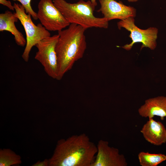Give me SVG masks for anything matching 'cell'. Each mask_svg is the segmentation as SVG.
<instances>
[{
    "instance_id": "6da1fadb",
    "label": "cell",
    "mask_w": 166,
    "mask_h": 166,
    "mask_svg": "<svg viewBox=\"0 0 166 166\" xmlns=\"http://www.w3.org/2000/svg\"><path fill=\"white\" fill-rule=\"evenodd\" d=\"M97 152L86 134L73 135L58 141L49 166H91Z\"/></svg>"
},
{
    "instance_id": "7a4b0ae2",
    "label": "cell",
    "mask_w": 166,
    "mask_h": 166,
    "mask_svg": "<svg viewBox=\"0 0 166 166\" xmlns=\"http://www.w3.org/2000/svg\"><path fill=\"white\" fill-rule=\"evenodd\" d=\"M86 30L75 24L58 31L59 35L55 50L58 63L57 80L70 70L76 61L82 58L86 48Z\"/></svg>"
},
{
    "instance_id": "3957f363",
    "label": "cell",
    "mask_w": 166,
    "mask_h": 166,
    "mask_svg": "<svg viewBox=\"0 0 166 166\" xmlns=\"http://www.w3.org/2000/svg\"><path fill=\"white\" fill-rule=\"evenodd\" d=\"M55 6L70 24L80 26L85 29L92 27L107 29L108 22L104 18L93 14L95 6L90 0H80L70 3L65 0H53Z\"/></svg>"
},
{
    "instance_id": "277c9868",
    "label": "cell",
    "mask_w": 166,
    "mask_h": 166,
    "mask_svg": "<svg viewBox=\"0 0 166 166\" xmlns=\"http://www.w3.org/2000/svg\"><path fill=\"white\" fill-rule=\"evenodd\" d=\"M13 6L15 11V14L26 32V44L22 57L25 61L28 62L32 47L43 39L50 36L51 34L41 23L37 25L34 23L31 15L26 13L24 7L21 4L14 3Z\"/></svg>"
},
{
    "instance_id": "5b68a950",
    "label": "cell",
    "mask_w": 166,
    "mask_h": 166,
    "mask_svg": "<svg viewBox=\"0 0 166 166\" xmlns=\"http://www.w3.org/2000/svg\"><path fill=\"white\" fill-rule=\"evenodd\" d=\"M59 37L58 34L50 36L43 39L35 46L38 51L34 58L41 64L49 76L56 79L58 68L55 47Z\"/></svg>"
},
{
    "instance_id": "8992f818",
    "label": "cell",
    "mask_w": 166,
    "mask_h": 166,
    "mask_svg": "<svg viewBox=\"0 0 166 166\" xmlns=\"http://www.w3.org/2000/svg\"><path fill=\"white\" fill-rule=\"evenodd\" d=\"M134 22V18L129 17L124 20H121L117 22L119 29L123 27L130 32L129 37L132 40L130 44H127L122 47L129 51L134 44L141 42L142 45L140 50L144 47H148L151 50L154 49L157 45L156 40L158 29L155 27H150L146 30L141 29L135 25Z\"/></svg>"
},
{
    "instance_id": "52a82bcc",
    "label": "cell",
    "mask_w": 166,
    "mask_h": 166,
    "mask_svg": "<svg viewBox=\"0 0 166 166\" xmlns=\"http://www.w3.org/2000/svg\"><path fill=\"white\" fill-rule=\"evenodd\" d=\"M38 7V19L47 30L58 31L70 24L55 6L53 0H40Z\"/></svg>"
},
{
    "instance_id": "ba28073f",
    "label": "cell",
    "mask_w": 166,
    "mask_h": 166,
    "mask_svg": "<svg viewBox=\"0 0 166 166\" xmlns=\"http://www.w3.org/2000/svg\"><path fill=\"white\" fill-rule=\"evenodd\" d=\"M97 146V152L91 166H127L124 156L119 150L111 147L108 141L100 140Z\"/></svg>"
},
{
    "instance_id": "9c48e42d",
    "label": "cell",
    "mask_w": 166,
    "mask_h": 166,
    "mask_svg": "<svg viewBox=\"0 0 166 166\" xmlns=\"http://www.w3.org/2000/svg\"><path fill=\"white\" fill-rule=\"evenodd\" d=\"M101 7L97 11L101 12L103 17L109 21L114 19L124 20L129 17L134 18L136 10L132 7L126 6L121 1L115 0H99Z\"/></svg>"
},
{
    "instance_id": "30bf717a",
    "label": "cell",
    "mask_w": 166,
    "mask_h": 166,
    "mask_svg": "<svg viewBox=\"0 0 166 166\" xmlns=\"http://www.w3.org/2000/svg\"><path fill=\"white\" fill-rule=\"evenodd\" d=\"M149 120L143 125L140 132L144 139L155 145L160 146L166 142V128L160 122L153 118Z\"/></svg>"
},
{
    "instance_id": "8fae6325",
    "label": "cell",
    "mask_w": 166,
    "mask_h": 166,
    "mask_svg": "<svg viewBox=\"0 0 166 166\" xmlns=\"http://www.w3.org/2000/svg\"><path fill=\"white\" fill-rule=\"evenodd\" d=\"M138 112L142 117L150 118L157 116L163 120L166 117V97L159 96L146 100Z\"/></svg>"
},
{
    "instance_id": "7c38bea8",
    "label": "cell",
    "mask_w": 166,
    "mask_h": 166,
    "mask_svg": "<svg viewBox=\"0 0 166 166\" xmlns=\"http://www.w3.org/2000/svg\"><path fill=\"white\" fill-rule=\"evenodd\" d=\"M18 19L15 13L6 10L4 13L0 14V31H8L14 36L17 45L24 46L26 44V40L21 32L17 28L15 22L18 21Z\"/></svg>"
},
{
    "instance_id": "4fadbf2b",
    "label": "cell",
    "mask_w": 166,
    "mask_h": 166,
    "mask_svg": "<svg viewBox=\"0 0 166 166\" xmlns=\"http://www.w3.org/2000/svg\"><path fill=\"white\" fill-rule=\"evenodd\" d=\"M138 157L141 166H157L166 160V155L164 154H152L147 152H140Z\"/></svg>"
},
{
    "instance_id": "5bb4252c",
    "label": "cell",
    "mask_w": 166,
    "mask_h": 166,
    "mask_svg": "<svg viewBox=\"0 0 166 166\" xmlns=\"http://www.w3.org/2000/svg\"><path fill=\"white\" fill-rule=\"evenodd\" d=\"M21 158L9 148L0 150V166H10L19 165L22 163Z\"/></svg>"
},
{
    "instance_id": "9a60e30c",
    "label": "cell",
    "mask_w": 166,
    "mask_h": 166,
    "mask_svg": "<svg viewBox=\"0 0 166 166\" xmlns=\"http://www.w3.org/2000/svg\"><path fill=\"white\" fill-rule=\"evenodd\" d=\"M19 2L24 7L26 13L30 14L34 20L38 19L37 13L32 9L31 5V0H13Z\"/></svg>"
},
{
    "instance_id": "2e32d148",
    "label": "cell",
    "mask_w": 166,
    "mask_h": 166,
    "mask_svg": "<svg viewBox=\"0 0 166 166\" xmlns=\"http://www.w3.org/2000/svg\"><path fill=\"white\" fill-rule=\"evenodd\" d=\"M0 3L7 6L10 10L13 11L15 10L14 6L12 5L11 2L10 1L0 0Z\"/></svg>"
},
{
    "instance_id": "e0dca14e",
    "label": "cell",
    "mask_w": 166,
    "mask_h": 166,
    "mask_svg": "<svg viewBox=\"0 0 166 166\" xmlns=\"http://www.w3.org/2000/svg\"><path fill=\"white\" fill-rule=\"evenodd\" d=\"M33 166H49V160L45 159L42 161H39L33 164Z\"/></svg>"
},
{
    "instance_id": "ac0fdd59",
    "label": "cell",
    "mask_w": 166,
    "mask_h": 166,
    "mask_svg": "<svg viewBox=\"0 0 166 166\" xmlns=\"http://www.w3.org/2000/svg\"><path fill=\"white\" fill-rule=\"evenodd\" d=\"M97 0H90L92 3L96 6L97 5Z\"/></svg>"
},
{
    "instance_id": "d6986e66",
    "label": "cell",
    "mask_w": 166,
    "mask_h": 166,
    "mask_svg": "<svg viewBox=\"0 0 166 166\" xmlns=\"http://www.w3.org/2000/svg\"><path fill=\"white\" fill-rule=\"evenodd\" d=\"M138 0H128V1L129 2H135Z\"/></svg>"
}]
</instances>
